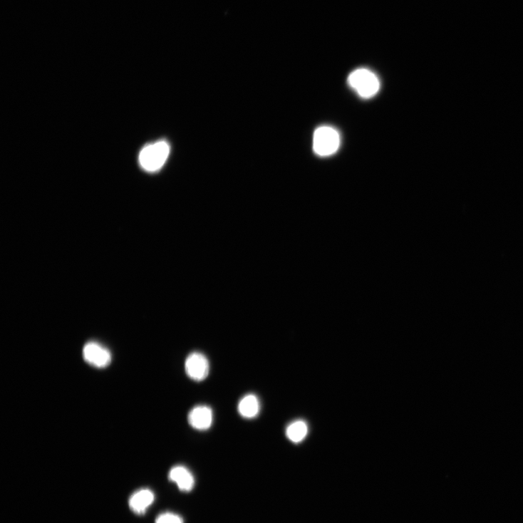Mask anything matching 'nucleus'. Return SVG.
Listing matches in <instances>:
<instances>
[{"label": "nucleus", "mask_w": 523, "mask_h": 523, "mask_svg": "<svg viewBox=\"0 0 523 523\" xmlns=\"http://www.w3.org/2000/svg\"><path fill=\"white\" fill-rule=\"evenodd\" d=\"M169 478L177 484L178 489L182 492H190L195 487V477L192 473L184 466L179 465L172 468Z\"/></svg>", "instance_id": "obj_7"}, {"label": "nucleus", "mask_w": 523, "mask_h": 523, "mask_svg": "<svg viewBox=\"0 0 523 523\" xmlns=\"http://www.w3.org/2000/svg\"><path fill=\"white\" fill-rule=\"evenodd\" d=\"M170 152L168 143L164 140L145 146L139 155V163L147 172H157L167 162Z\"/></svg>", "instance_id": "obj_1"}, {"label": "nucleus", "mask_w": 523, "mask_h": 523, "mask_svg": "<svg viewBox=\"0 0 523 523\" xmlns=\"http://www.w3.org/2000/svg\"><path fill=\"white\" fill-rule=\"evenodd\" d=\"M155 498V494L151 490H140L130 499V507L135 513L143 514L153 504Z\"/></svg>", "instance_id": "obj_8"}, {"label": "nucleus", "mask_w": 523, "mask_h": 523, "mask_svg": "<svg viewBox=\"0 0 523 523\" xmlns=\"http://www.w3.org/2000/svg\"><path fill=\"white\" fill-rule=\"evenodd\" d=\"M307 424L303 420H297L290 424L286 428L287 437L293 442H302L308 435Z\"/></svg>", "instance_id": "obj_10"}, {"label": "nucleus", "mask_w": 523, "mask_h": 523, "mask_svg": "<svg viewBox=\"0 0 523 523\" xmlns=\"http://www.w3.org/2000/svg\"><path fill=\"white\" fill-rule=\"evenodd\" d=\"M188 420L193 428L198 430H208L213 422L212 410L207 405H197L191 410Z\"/></svg>", "instance_id": "obj_6"}, {"label": "nucleus", "mask_w": 523, "mask_h": 523, "mask_svg": "<svg viewBox=\"0 0 523 523\" xmlns=\"http://www.w3.org/2000/svg\"><path fill=\"white\" fill-rule=\"evenodd\" d=\"M85 360L90 365L103 368L109 365L111 355L109 351L97 343H88L83 349Z\"/></svg>", "instance_id": "obj_5"}, {"label": "nucleus", "mask_w": 523, "mask_h": 523, "mask_svg": "<svg viewBox=\"0 0 523 523\" xmlns=\"http://www.w3.org/2000/svg\"><path fill=\"white\" fill-rule=\"evenodd\" d=\"M155 523H183V519L177 514L165 512L158 516Z\"/></svg>", "instance_id": "obj_11"}, {"label": "nucleus", "mask_w": 523, "mask_h": 523, "mask_svg": "<svg viewBox=\"0 0 523 523\" xmlns=\"http://www.w3.org/2000/svg\"><path fill=\"white\" fill-rule=\"evenodd\" d=\"M341 143L337 130L331 127L318 128L314 135V150L321 157L332 155L338 150Z\"/></svg>", "instance_id": "obj_3"}, {"label": "nucleus", "mask_w": 523, "mask_h": 523, "mask_svg": "<svg viewBox=\"0 0 523 523\" xmlns=\"http://www.w3.org/2000/svg\"><path fill=\"white\" fill-rule=\"evenodd\" d=\"M238 410L240 415L246 419H252L257 416L260 410L258 398L253 394L244 396L239 402Z\"/></svg>", "instance_id": "obj_9"}, {"label": "nucleus", "mask_w": 523, "mask_h": 523, "mask_svg": "<svg viewBox=\"0 0 523 523\" xmlns=\"http://www.w3.org/2000/svg\"><path fill=\"white\" fill-rule=\"evenodd\" d=\"M186 375L197 382L204 380L209 376V363L202 353L196 352L190 354L185 363Z\"/></svg>", "instance_id": "obj_4"}, {"label": "nucleus", "mask_w": 523, "mask_h": 523, "mask_svg": "<svg viewBox=\"0 0 523 523\" xmlns=\"http://www.w3.org/2000/svg\"><path fill=\"white\" fill-rule=\"evenodd\" d=\"M350 86L364 98L375 96L380 90V81L375 73L366 68H360L351 73Z\"/></svg>", "instance_id": "obj_2"}]
</instances>
